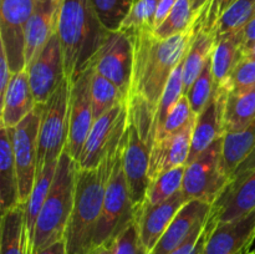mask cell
<instances>
[{
  "label": "cell",
  "mask_w": 255,
  "mask_h": 254,
  "mask_svg": "<svg viewBox=\"0 0 255 254\" xmlns=\"http://www.w3.org/2000/svg\"><path fill=\"white\" fill-rule=\"evenodd\" d=\"M79 164L65 149L57 162L51 188L35 224L31 254L64 241L74 206L75 184Z\"/></svg>",
  "instance_id": "cell-4"
},
{
  "label": "cell",
  "mask_w": 255,
  "mask_h": 254,
  "mask_svg": "<svg viewBox=\"0 0 255 254\" xmlns=\"http://www.w3.org/2000/svg\"><path fill=\"white\" fill-rule=\"evenodd\" d=\"M115 242H107V243L101 244V246L94 247L87 254H115Z\"/></svg>",
  "instance_id": "cell-45"
},
{
  "label": "cell",
  "mask_w": 255,
  "mask_h": 254,
  "mask_svg": "<svg viewBox=\"0 0 255 254\" xmlns=\"http://www.w3.org/2000/svg\"><path fill=\"white\" fill-rule=\"evenodd\" d=\"M131 34L134 55L128 96L143 99L156 114L172 72L188 54L194 35L193 27L167 39L157 36L153 29L136 30Z\"/></svg>",
  "instance_id": "cell-1"
},
{
  "label": "cell",
  "mask_w": 255,
  "mask_h": 254,
  "mask_svg": "<svg viewBox=\"0 0 255 254\" xmlns=\"http://www.w3.org/2000/svg\"><path fill=\"white\" fill-rule=\"evenodd\" d=\"M196 14L191 0H178L172 7L164 21L154 29V34L161 39H167L173 35L186 32L193 26Z\"/></svg>",
  "instance_id": "cell-32"
},
{
  "label": "cell",
  "mask_w": 255,
  "mask_h": 254,
  "mask_svg": "<svg viewBox=\"0 0 255 254\" xmlns=\"http://www.w3.org/2000/svg\"><path fill=\"white\" fill-rule=\"evenodd\" d=\"M187 202L188 198L181 189L161 203H143L137 209L134 213V221L138 228L142 244L149 254L152 253L179 209Z\"/></svg>",
  "instance_id": "cell-15"
},
{
  "label": "cell",
  "mask_w": 255,
  "mask_h": 254,
  "mask_svg": "<svg viewBox=\"0 0 255 254\" xmlns=\"http://www.w3.org/2000/svg\"><path fill=\"white\" fill-rule=\"evenodd\" d=\"M227 96H228V89L226 85L222 84L216 86L208 104L202 110L201 114L197 115L187 164L194 161L214 141L226 134L224 109H226Z\"/></svg>",
  "instance_id": "cell-16"
},
{
  "label": "cell",
  "mask_w": 255,
  "mask_h": 254,
  "mask_svg": "<svg viewBox=\"0 0 255 254\" xmlns=\"http://www.w3.org/2000/svg\"><path fill=\"white\" fill-rule=\"evenodd\" d=\"M255 149V121L239 132H228L223 136L221 167L228 179L233 176L242 162Z\"/></svg>",
  "instance_id": "cell-26"
},
{
  "label": "cell",
  "mask_w": 255,
  "mask_h": 254,
  "mask_svg": "<svg viewBox=\"0 0 255 254\" xmlns=\"http://www.w3.org/2000/svg\"><path fill=\"white\" fill-rule=\"evenodd\" d=\"M184 61V60H183ZM183 61L176 67L169 77L167 86L164 89L163 95H162L159 104L157 106L156 114H154L153 120V138H156L157 133L161 131L168 117L169 112L174 107V105L181 100L183 96ZM154 143V142H153Z\"/></svg>",
  "instance_id": "cell-31"
},
{
  "label": "cell",
  "mask_w": 255,
  "mask_h": 254,
  "mask_svg": "<svg viewBox=\"0 0 255 254\" xmlns=\"http://www.w3.org/2000/svg\"><path fill=\"white\" fill-rule=\"evenodd\" d=\"M127 100L128 97L114 82L94 70L91 79V102L95 120Z\"/></svg>",
  "instance_id": "cell-30"
},
{
  "label": "cell",
  "mask_w": 255,
  "mask_h": 254,
  "mask_svg": "<svg viewBox=\"0 0 255 254\" xmlns=\"http://www.w3.org/2000/svg\"><path fill=\"white\" fill-rule=\"evenodd\" d=\"M94 67L90 66L70 85L69 138L66 149L75 161H79L84 144L95 122L91 102V79Z\"/></svg>",
  "instance_id": "cell-12"
},
{
  "label": "cell",
  "mask_w": 255,
  "mask_h": 254,
  "mask_svg": "<svg viewBox=\"0 0 255 254\" xmlns=\"http://www.w3.org/2000/svg\"><path fill=\"white\" fill-rule=\"evenodd\" d=\"M60 6L61 0H35L25 34L26 66L37 56L50 37L56 32Z\"/></svg>",
  "instance_id": "cell-20"
},
{
  "label": "cell",
  "mask_w": 255,
  "mask_h": 254,
  "mask_svg": "<svg viewBox=\"0 0 255 254\" xmlns=\"http://www.w3.org/2000/svg\"><path fill=\"white\" fill-rule=\"evenodd\" d=\"M246 254H249V252H248V253H246Z\"/></svg>",
  "instance_id": "cell-49"
},
{
  "label": "cell",
  "mask_w": 255,
  "mask_h": 254,
  "mask_svg": "<svg viewBox=\"0 0 255 254\" xmlns=\"http://www.w3.org/2000/svg\"><path fill=\"white\" fill-rule=\"evenodd\" d=\"M193 120H196V115H194L193 110H192L188 97H187L186 95H183V96L181 97V100L174 105L172 111L169 112L163 127H162L161 131L157 133L154 142H156L157 139H161L163 138V137L168 136V134L174 133V132L181 131L183 127H186L187 125H188L189 122L193 121Z\"/></svg>",
  "instance_id": "cell-37"
},
{
  "label": "cell",
  "mask_w": 255,
  "mask_h": 254,
  "mask_svg": "<svg viewBox=\"0 0 255 254\" xmlns=\"http://www.w3.org/2000/svg\"><path fill=\"white\" fill-rule=\"evenodd\" d=\"M152 148L139 134L136 125L128 120L127 141L124 149V168L128 183L134 213L144 203L149 186V162Z\"/></svg>",
  "instance_id": "cell-14"
},
{
  "label": "cell",
  "mask_w": 255,
  "mask_h": 254,
  "mask_svg": "<svg viewBox=\"0 0 255 254\" xmlns=\"http://www.w3.org/2000/svg\"><path fill=\"white\" fill-rule=\"evenodd\" d=\"M236 1L237 0H208V2L197 12L193 26L201 27L213 34L214 26L219 17Z\"/></svg>",
  "instance_id": "cell-40"
},
{
  "label": "cell",
  "mask_w": 255,
  "mask_h": 254,
  "mask_svg": "<svg viewBox=\"0 0 255 254\" xmlns=\"http://www.w3.org/2000/svg\"><path fill=\"white\" fill-rule=\"evenodd\" d=\"M255 121V86L242 92H228L224 109V131L239 132Z\"/></svg>",
  "instance_id": "cell-28"
},
{
  "label": "cell",
  "mask_w": 255,
  "mask_h": 254,
  "mask_svg": "<svg viewBox=\"0 0 255 254\" xmlns=\"http://www.w3.org/2000/svg\"><path fill=\"white\" fill-rule=\"evenodd\" d=\"M19 179L15 164L14 149L9 129L1 126L0 132V206L1 213L19 206Z\"/></svg>",
  "instance_id": "cell-23"
},
{
  "label": "cell",
  "mask_w": 255,
  "mask_h": 254,
  "mask_svg": "<svg viewBox=\"0 0 255 254\" xmlns=\"http://www.w3.org/2000/svg\"><path fill=\"white\" fill-rule=\"evenodd\" d=\"M59 162V161H57ZM57 162L46 164L44 168L39 169L36 174V181H35L34 188H32L31 194L25 204H26V214H25V224H26V233L29 238L30 244V254H31V243L32 237H34L35 224H36L37 217H39L40 211L45 203L47 194H49L50 188H51L52 181H54L55 172H56Z\"/></svg>",
  "instance_id": "cell-29"
},
{
  "label": "cell",
  "mask_w": 255,
  "mask_h": 254,
  "mask_svg": "<svg viewBox=\"0 0 255 254\" xmlns=\"http://www.w3.org/2000/svg\"><path fill=\"white\" fill-rule=\"evenodd\" d=\"M184 171H186V166H181L159 174L156 179L149 183L144 203L158 204L181 191L183 186Z\"/></svg>",
  "instance_id": "cell-33"
},
{
  "label": "cell",
  "mask_w": 255,
  "mask_h": 254,
  "mask_svg": "<svg viewBox=\"0 0 255 254\" xmlns=\"http://www.w3.org/2000/svg\"><path fill=\"white\" fill-rule=\"evenodd\" d=\"M246 55H248V56H251V57H253V59H255V45L253 47H252V50H249V51L247 52Z\"/></svg>",
  "instance_id": "cell-48"
},
{
  "label": "cell",
  "mask_w": 255,
  "mask_h": 254,
  "mask_svg": "<svg viewBox=\"0 0 255 254\" xmlns=\"http://www.w3.org/2000/svg\"><path fill=\"white\" fill-rule=\"evenodd\" d=\"M133 55V36L131 32L121 29L114 30L109 31L91 66L95 71L114 82L128 97Z\"/></svg>",
  "instance_id": "cell-10"
},
{
  "label": "cell",
  "mask_w": 255,
  "mask_h": 254,
  "mask_svg": "<svg viewBox=\"0 0 255 254\" xmlns=\"http://www.w3.org/2000/svg\"><path fill=\"white\" fill-rule=\"evenodd\" d=\"M255 211V171L239 181L229 182L212 207L217 222H229Z\"/></svg>",
  "instance_id": "cell-21"
},
{
  "label": "cell",
  "mask_w": 255,
  "mask_h": 254,
  "mask_svg": "<svg viewBox=\"0 0 255 254\" xmlns=\"http://www.w3.org/2000/svg\"><path fill=\"white\" fill-rule=\"evenodd\" d=\"M119 146L114 147L96 168H77L74 206L64 238L66 254H87L92 249Z\"/></svg>",
  "instance_id": "cell-3"
},
{
  "label": "cell",
  "mask_w": 255,
  "mask_h": 254,
  "mask_svg": "<svg viewBox=\"0 0 255 254\" xmlns=\"http://www.w3.org/2000/svg\"><path fill=\"white\" fill-rule=\"evenodd\" d=\"M214 87H216V84H214L213 69H212V57L209 56L202 72L194 80L188 94L186 95L196 116L201 114L202 110L208 104L214 92Z\"/></svg>",
  "instance_id": "cell-34"
},
{
  "label": "cell",
  "mask_w": 255,
  "mask_h": 254,
  "mask_svg": "<svg viewBox=\"0 0 255 254\" xmlns=\"http://www.w3.org/2000/svg\"><path fill=\"white\" fill-rule=\"evenodd\" d=\"M126 141L127 129L117 148L92 248L107 242H115L120 233L134 221L133 204L124 168V149Z\"/></svg>",
  "instance_id": "cell-5"
},
{
  "label": "cell",
  "mask_w": 255,
  "mask_h": 254,
  "mask_svg": "<svg viewBox=\"0 0 255 254\" xmlns=\"http://www.w3.org/2000/svg\"><path fill=\"white\" fill-rule=\"evenodd\" d=\"M212 207L213 204L199 199L187 202L176 214L151 254H171L208 218Z\"/></svg>",
  "instance_id": "cell-19"
},
{
  "label": "cell",
  "mask_w": 255,
  "mask_h": 254,
  "mask_svg": "<svg viewBox=\"0 0 255 254\" xmlns=\"http://www.w3.org/2000/svg\"><path fill=\"white\" fill-rule=\"evenodd\" d=\"M70 81L65 79L59 89L42 104L39 131V164L37 171L46 164L59 161L66 149L69 138Z\"/></svg>",
  "instance_id": "cell-6"
},
{
  "label": "cell",
  "mask_w": 255,
  "mask_h": 254,
  "mask_svg": "<svg viewBox=\"0 0 255 254\" xmlns=\"http://www.w3.org/2000/svg\"><path fill=\"white\" fill-rule=\"evenodd\" d=\"M42 105L37 104L19 125L9 129L14 149L20 202L26 203L34 188L39 164V131Z\"/></svg>",
  "instance_id": "cell-8"
},
{
  "label": "cell",
  "mask_w": 255,
  "mask_h": 254,
  "mask_svg": "<svg viewBox=\"0 0 255 254\" xmlns=\"http://www.w3.org/2000/svg\"><path fill=\"white\" fill-rule=\"evenodd\" d=\"M244 55L243 34L238 31L228 32L222 36L214 37V46L212 50V69H213L214 84L219 86L231 75L239 60Z\"/></svg>",
  "instance_id": "cell-24"
},
{
  "label": "cell",
  "mask_w": 255,
  "mask_h": 254,
  "mask_svg": "<svg viewBox=\"0 0 255 254\" xmlns=\"http://www.w3.org/2000/svg\"><path fill=\"white\" fill-rule=\"evenodd\" d=\"M0 94H1V97L4 96L5 91L7 89V85H9L10 79L12 76V72L10 70L9 61H7L6 52H5V49L0 44Z\"/></svg>",
  "instance_id": "cell-42"
},
{
  "label": "cell",
  "mask_w": 255,
  "mask_h": 254,
  "mask_svg": "<svg viewBox=\"0 0 255 254\" xmlns=\"http://www.w3.org/2000/svg\"><path fill=\"white\" fill-rule=\"evenodd\" d=\"M127 125V101L119 104L95 120L77 161L79 168L92 169L100 166L107 153L121 142L122 137L126 133Z\"/></svg>",
  "instance_id": "cell-9"
},
{
  "label": "cell",
  "mask_w": 255,
  "mask_h": 254,
  "mask_svg": "<svg viewBox=\"0 0 255 254\" xmlns=\"http://www.w3.org/2000/svg\"><path fill=\"white\" fill-rule=\"evenodd\" d=\"M36 254H66V247H65V241H60L47 248L42 249Z\"/></svg>",
  "instance_id": "cell-46"
},
{
  "label": "cell",
  "mask_w": 255,
  "mask_h": 254,
  "mask_svg": "<svg viewBox=\"0 0 255 254\" xmlns=\"http://www.w3.org/2000/svg\"><path fill=\"white\" fill-rule=\"evenodd\" d=\"M36 104H45L66 79L61 44L55 32L44 49L26 66Z\"/></svg>",
  "instance_id": "cell-13"
},
{
  "label": "cell",
  "mask_w": 255,
  "mask_h": 254,
  "mask_svg": "<svg viewBox=\"0 0 255 254\" xmlns=\"http://www.w3.org/2000/svg\"><path fill=\"white\" fill-rule=\"evenodd\" d=\"M217 223L218 222H217L216 217L211 211L208 218L171 254H203L209 234H211L212 229L214 228Z\"/></svg>",
  "instance_id": "cell-39"
},
{
  "label": "cell",
  "mask_w": 255,
  "mask_h": 254,
  "mask_svg": "<svg viewBox=\"0 0 255 254\" xmlns=\"http://www.w3.org/2000/svg\"><path fill=\"white\" fill-rule=\"evenodd\" d=\"M223 85L228 92H242L255 86V59L243 55Z\"/></svg>",
  "instance_id": "cell-38"
},
{
  "label": "cell",
  "mask_w": 255,
  "mask_h": 254,
  "mask_svg": "<svg viewBox=\"0 0 255 254\" xmlns=\"http://www.w3.org/2000/svg\"><path fill=\"white\" fill-rule=\"evenodd\" d=\"M191 2H192V7H193L194 14L197 15V12H198L199 10H201L202 7L208 2V0H191Z\"/></svg>",
  "instance_id": "cell-47"
},
{
  "label": "cell",
  "mask_w": 255,
  "mask_h": 254,
  "mask_svg": "<svg viewBox=\"0 0 255 254\" xmlns=\"http://www.w3.org/2000/svg\"><path fill=\"white\" fill-rule=\"evenodd\" d=\"M25 214V203L1 213L0 254H30Z\"/></svg>",
  "instance_id": "cell-25"
},
{
  "label": "cell",
  "mask_w": 255,
  "mask_h": 254,
  "mask_svg": "<svg viewBox=\"0 0 255 254\" xmlns=\"http://www.w3.org/2000/svg\"><path fill=\"white\" fill-rule=\"evenodd\" d=\"M100 20L110 31L119 30L134 0H91Z\"/></svg>",
  "instance_id": "cell-36"
},
{
  "label": "cell",
  "mask_w": 255,
  "mask_h": 254,
  "mask_svg": "<svg viewBox=\"0 0 255 254\" xmlns=\"http://www.w3.org/2000/svg\"><path fill=\"white\" fill-rule=\"evenodd\" d=\"M223 137L214 141L194 161L186 164L182 192L191 199L214 204L226 189L229 179L222 172L221 157Z\"/></svg>",
  "instance_id": "cell-7"
},
{
  "label": "cell",
  "mask_w": 255,
  "mask_h": 254,
  "mask_svg": "<svg viewBox=\"0 0 255 254\" xmlns=\"http://www.w3.org/2000/svg\"><path fill=\"white\" fill-rule=\"evenodd\" d=\"M178 0H161L159 1L158 9H157L156 12V17H154V29H157L164 21V19H166L167 15L169 14V11H171L172 7L174 6V4Z\"/></svg>",
  "instance_id": "cell-44"
},
{
  "label": "cell",
  "mask_w": 255,
  "mask_h": 254,
  "mask_svg": "<svg viewBox=\"0 0 255 254\" xmlns=\"http://www.w3.org/2000/svg\"><path fill=\"white\" fill-rule=\"evenodd\" d=\"M242 34H243V50L246 55L255 45V15L242 29Z\"/></svg>",
  "instance_id": "cell-43"
},
{
  "label": "cell",
  "mask_w": 255,
  "mask_h": 254,
  "mask_svg": "<svg viewBox=\"0 0 255 254\" xmlns=\"http://www.w3.org/2000/svg\"><path fill=\"white\" fill-rule=\"evenodd\" d=\"M194 122L196 120L189 122L181 131L174 132L154 142L149 162V183L159 174L169 169L186 166L191 151Z\"/></svg>",
  "instance_id": "cell-18"
},
{
  "label": "cell",
  "mask_w": 255,
  "mask_h": 254,
  "mask_svg": "<svg viewBox=\"0 0 255 254\" xmlns=\"http://www.w3.org/2000/svg\"><path fill=\"white\" fill-rule=\"evenodd\" d=\"M35 0H0V44L12 74L26 69L25 34Z\"/></svg>",
  "instance_id": "cell-11"
},
{
  "label": "cell",
  "mask_w": 255,
  "mask_h": 254,
  "mask_svg": "<svg viewBox=\"0 0 255 254\" xmlns=\"http://www.w3.org/2000/svg\"><path fill=\"white\" fill-rule=\"evenodd\" d=\"M26 69L12 74L1 97V126L12 128L36 107Z\"/></svg>",
  "instance_id": "cell-22"
},
{
  "label": "cell",
  "mask_w": 255,
  "mask_h": 254,
  "mask_svg": "<svg viewBox=\"0 0 255 254\" xmlns=\"http://www.w3.org/2000/svg\"><path fill=\"white\" fill-rule=\"evenodd\" d=\"M159 1L161 0H134L120 29L129 32L141 29L154 30V17Z\"/></svg>",
  "instance_id": "cell-35"
},
{
  "label": "cell",
  "mask_w": 255,
  "mask_h": 254,
  "mask_svg": "<svg viewBox=\"0 0 255 254\" xmlns=\"http://www.w3.org/2000/svg\"><path fill=\"white\" fill-rule=\"evenodd\" d=\"M193 27V40L183 61V94H188L194 80L199 76L214 46V35L211 31Z\"/></svg>",
  "instance_id": "cell-27"
},
{
  "label": "cell",
  "mask_w": 255,
  "mask_h": 254,
  "mask_svg": "<svg viewBox=\"0 0 255 254\" xmlns=\"http://www.w3.org/2000/svg\"><path fill=\"white\" fill-rule=\"evenodd\" d=\"M109 31L91 0H61L56 34L70 85L91 66Z\"/></svg>",
  "instance_id": "cell-2"
},
{
  "label": "cell",
  "mask_w": 255,
  "mask_h": 254,
  "mask_svg": "<svg viewBox=\"0 0 255 254\" xmlns=\"http://www.w3.org/2000/svg\"><path fill=\"white\" fill-rule=\"evenodd\" d=\"M255 239V211L212 229L203 254H246Z\"/></svg>",
  "instance_id": "cell-17"
},
{
  "label": "cell",
  "mask_w": 255,
  "mask_h": 254,
  "mask_svg": "<svg viewBox=\"0 0 255 254\" xmlns=\"http://www.w3.org/2000/svg\"><path fill=\"white\" fill-rule=\"evenodd\" d=\"M115 254H149L139 238L136 221L132 222L116 238Z\"/></svg>",
  "instance_id": "cell-41"
}]
</instances>
